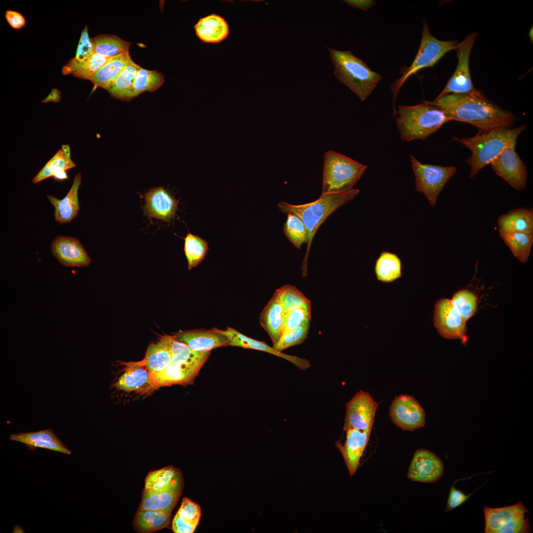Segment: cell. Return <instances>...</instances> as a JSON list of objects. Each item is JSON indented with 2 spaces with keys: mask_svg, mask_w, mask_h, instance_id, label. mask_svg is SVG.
Segmentation results:
<instances>
[{
  "mask_svg": "<svg viewBox=\"0 0 533 533\" xmlns=\"http://www.w3.org/2000/svg\"><path fill=\"white\" fill-rule=\"evenodd\" d=\"M51 251L57 261L66 266H86L91 262L79 240L71 236H56L51 243Z\"/></svg>",
  "mask_w": 533,
  "mask_h": 533,
  "instance_id": "17",
  "label": "cell"
},
{
  "mask_svg": "<svg viewBox=\"0 0 533 533\" xmlns=\"http://www.w3.org/2000/svg\"><path fill=\"white\" fill-rule=\"evenodd\" d=\"M114 385L126 391H136L144 393L158 388L143 361L128 363L124 373Z\"/></svg>",
  "mask_w": 533,
  "mask_h": 533,
  "instance_id": "19",
  "label": "cell"
},
{
  "mask_svg": "<svg viewBox=\"0 0 533 533\" xmlns=\"http://www.w3.org/2000/svg\"><path fill=\"white\" fill-rule=\"evenodd\" d=\"M220 331L229 338L230 346L253 349L271 353L290 361L301 370H305L310 366L309 361L306 359L279 352L268 346L265 342L248 337L231 327H228L225 330H220Z\"/></svg>",
  "mask_w": 533,
  "mask_h": 533,
  "instance_id": "22",
  "label": "cell"
},
{
  "mask_svg": "<svg viewBox=\"0 0 533 533\" xmlns=\"http://www.w3.org/2000/svg\"><path fill=\"white\" fill-rule=\"evenodd\" d=\"M141 67L133 61L108 87L107 90L113 97L122 101L134 98V83Z\"/></svg>",
  "mask_w": 533,
  "mask_h": 533,
  "instance_id": "32",
  "label": "cell"
},
{
  "mask_svg": "<svg viewBox=\"0 0 533 533\" xmlns=\"http://www.w3.org/2000/svg\"><path fill=\"white\" fill-rule=\"evenodd\" d=\"M194 28L196 36L206 43L220 42L229 34V27L226 20L214 13L200 18Z\"/></svg>",
  "mask_w": 533,
  "mask_h": 533,
  "instance_id": "28",
  "label": "cell"
},
{
  "mask_svg": "<svg viewBox=\"0 0 533 533\" xmlns=\"http://www.w3.org/2000/svg\"><path fill=\"white\" fill-rule=\"evenodd\" d=\"M343 1L348 5L367 11L368 10L376 4L374 0H344Z\"/></svg>",
  "mask_w": 533,
  "mask_h": 533,
  "instance_id": "52",
  "label": "cell"
},
{
  "mask_svg": "<svg viewBox=\"0 0 533 533\" xmlns=\"http://www.w3.org/2000/svg\"><path fill=\"white\" fill-rule=\"evenodd\" d=\"M410 161L415 174L416 190L422 192L431 206L435 205L439 194L456 172L457 168L423 164L411 154Z\"/></svg>",
  "mask_w": 533,
  "mask_h": 533,
  "instance_id": "9",
  "label": "cell"
},
{
  "mask_svg": "<svg viewBox=\"0 0 533 533\" xmlns=\"http://www.w3.org/2000/svg\"><path fill=\"white\" fill-rule=\"evenodd\" d=\"M442 111L451 120L466 122L487 131L501 127H510L516 117L489 100L480 91L467 94H449L424 101Z\"/></svg>",
  "mask_w": 533,
  "mask_h": 533,
  "instance_id": "1",
  "label": "cell"
},
{
  "mask_svg": "<svg viewBox=\"0 0 533 533\" xmlns=\"http://www.w3.org/2000/svg\"><path fill=\"white\" fill-rule=\"evenodd\" d=\"M389 416L397 427L413 431L425 426V413L419 402L407 394L395 396L389 407Z\"/></svg>",
  "mask_w": 533,
  "mask_h": 533,
  "instance_id": "13",
  "label": "cell"
},
{
  "mask_svg": "<svg viewBox=\"0 0 533 533\" xmlns=\"http://www.w3.org/2000/svg\"><path fill=\"white\" fill-rule=\"evenodd\" d=\"M181 472L172 466L150 471L145 479L143 491L152 493L167 490H182Z\"/></svg>",
  "mask_w": 533,
  "mask_h": 533,
  "instance_id": "26",
  "label": "cell"
},
{
  "mask_svg": "<svg viewBox=\"0 0 533 533\" xmlns=\"http://www.w3.org/2000/svg\"><path fill=\"white\" fill-rule=\"evenodd\" d=\"M111 58H106L92 53L85 60L71 69L67 75L72 74L76 77L90 80Z\"/></svg>",
  "mask_w": 533,
  "mask_h": 533,
  "instance_id": "41",
  "label": "cell"
},
{
  "mask_svg": "<svg viewBox=\"0 0 533 533\" xmlns=\"http://www.w3.org/2000/svg\"><path fill=\"white\" fill-rule=\"evenodd\" d=\"M433 321L438 333L443 338L459 339L466 344V321L454 307L450 299L441 298L434 305Z\"/></svg>",
  "mask_w": 533,
  "mask_h": 533,
  "instance_id": "10",
  "label": "cell"
},
{
  "mask_svg": "<svg viewBox=\"0 0 533 533\" xmlns=\"http://www.w3.org/2000/svg\"><path fill=\"white\" fill-rule=\"evenodd\" d=\"M170 519L171 512L137 510L133 527L137 532L150 533L167 527Z\"/></svg>",
  "mask_w": 533,
  "mask_h": 533,
  "instance_id": "33",
  "label": "cell"
},
{
  "mask_svg": "<svg viewBox=\"0 0 533 533\" xmlns=\"http://www.w3.org/2000/svg\"><path fill=\"white\" fill-rule=\"evenodd\" d=\"M327 48L334 66L336 77L355 93L361 102L364 101L381 80V76L371 70L363 60L351 51Z\"/></svg>",
  "mask_w": 533,
  "mask_h": 533,
  "instance_id": "4",
  "label": "cell"
},
{
  "mask_svg": "<svg viewBox=\"0 0 533 533\" xmlns=\"http://www.w3.org/2000/svg\"><path fill=\"white\" fill-rule=\"evenodd\" d=\"M455 483L450 489L445 512L450 511L460 506L474 493L466 495L460 490L456 489L454 486Z\"/></svg>",
  "mask_w": 533,
  "mask_h": 533,
  "instance_id": "49",
  "label": "cell"
},
{
  "mask_svg": "<svg viewBox=\"0 0 533 533\" xmlns=\"http://www.w3.org/2000/svg\"><path fill=\"white\" fill-rule=\"evenodd\" d=\"M526 128L522 125L514 128L501 127L480 131L474 136L459 139L457 141L468 149L471 155L465 161L470 166L469 178L474 177L483 167L490 164L506 149L516 144L519 134Z\"/></svg>",
  "mask_w": 533,
  "mask_h": 533,
  "instance_id": "3",
  "label": "cell"
},
{
  "mask_svg": "<svg viewBox=\"0 0 533 533\" xmlns=\"http://www.w3.org/2000/svg\"><path fill=\"white\" fill-rule=\"evenodd\" d=\"M311 319L310 303L290 311L283 312L282 335L310 322Z\"/></svg>",
  "mask_w": 533,
  "mask_h": 533,
  "instance_id": "44",
  "label": "cell"
},
{
  "mask_svg": "<svg viewBox=\"0 0 533 533\" xmlns=\"http://www.w3.org/2000/svg\"><path fill=\"white\" fill-rule=\"evenodd\" d=\"M277 290L283 312L310 303V301L301 291L290 284L283 286Z\"/></svg>",
  "mask_w": 533,
  "mask_h": 533,
  "instance_id": "43",
  "label": "cell"
},
{
  "mask_svg": "<svg viewBox=\"0 0 533 533\" xmlns=\"http://www.w3.org/2000/svg\"><path fill=\"white\" fill-rule=\"evenodd\" d=\"M378 404L368 392L360 390L346 404L343 430H372Z\"/></svg>",
  "mask_w": 533,
  "mask_h": 533,
  "instance_id": "12",
  "label": "cell"
},
{
  "mask_svg": "<svg viewBox=\"0 0 533 533\" xmlns=\"http://www.w3.org/2000/svg\"><path fill=\"white\" fill-rule=\"evenodd\" d=\"M513 145L503 151L490 164L494 172L517 190L526 187L527 167Z\"/></svg>",
  "mask_w": 533,
  "mask_h": 533,
  "instance_id": "14",
  "label": "cell"
},
{
  "mask_svg": "<svg viewBox=\"0 0 533 533\" xmlns=\"http://www.w3.org/2000/svg\"><path fill=\"white\" fill-rule=\"evenodd\" d=\"M396 122L405 142L425 140L451 120L441 110L423 101L413 106H398Z\"/></svg>",
  "mask_w": 533,
  "mask_h": 533,
  "instance_id": "5",
  "label": "cell"
},
{
  "mask_svg": "<svg viewBox=\"0 0 533 533\" xmlns=\"http://www.w3.org/2000/svg\"><path fill=\"white\" fill-rule=\"evenodd\" d=\"M485 520V533H496L497 531L511 521L525 516L528 509L521 501L510 506L483 508Z\"/></svg>",
  "mask_w": 533,
  "mask_h": 533,
  "instance_id": "25",
  "label": "cell"
},
{
  "mask_svg": "<svg viewBox=\"0 0 533 533\" xmlns=\"http://www.w3.org/2000/svg\"><path fill=\"white\" fill-rule=\"evenodd\" d=\"M499 234L515 257L522 263L528 261L533 243V232L499 231Z\"/></svg>",
  "mask_w": 533,
  "mask_h": 533,
  "instance_id": "36",
  "label": "cell"
},
{
  "mask_svg": "<svg viewBox=\"0 0 533 533\" xmlns=\"http://www.w3.org/2000/svg\"><path fill=\"white\" fill-rule=\"evenodd\" d=\"M132 61L129 53L112 57L92 77L90 81L97 87L107 90Z\"/></svg>",
  "mask_w": 533,
  "mask_h": 533,
  "instance_id": "31",
  "label": "cell"
},
{
  "mask_svg": "<svg viewBox=\"0 0 533 533\" xmlns=\"http://www.w3.org/2000/svg\"><path fill=\"white\" fill-rule=\"evenodd\" d=\"M184 239V250L188 263L189 270L197 266L205 259L209 249L208 242L198 235L188 231Z\"/></svg>",
  "mask_w": 533,
  "mask_h": 533,
  "instance_id": "38",
  "label": "cell"
},
{
  "mask_svg": "<svg viewBox=\"0 0 533 533\" xmlns=\"http://www.w3.org/2000/svg\"><path fill=\"white\" fill-rule=\"evenodd\" d=\"M450 300L454 307L466 321L475 314L477 298L473 292L462 289L455 293Z\"/></svg>",
  "mask_w": 533,
  "mask_h": 533,
  "instance_id": "42",
  "label": "cell"
},
{
  "mask_svg": "<svg viewBox=\"0 0 533 533\" xmlns=\"http://www.w3.org/2000/svg\"><path fill=\"white\" fill-rule=\"evenodd\" d=\"M182 494V490H167L148 493L143 491L138 510L171 512Z\"/></svg>",
  "mask_w": 533,
  "mask_h": 533,
  "instance_id": "30",
  "label": "cell"
},
{
  "mask_svg": "<svg viewBox=\"0 0 533 533\" xmlns=\"http://www.w3.org/2000/svg\"><path fill=\"white\" fill-rule=\"evenodd\" d=\"M401 262L396 254L382 252L376 262L375 272L379 281L390 283L401 277Z\"/></svg>",
  "mask_w": 533,
  "mask_h": 533,
  "instance_id": "37",
  "label": "cell"
},
{
  "mask_svg": "<svg viewBox=\"0 0 533 533\" xmlns=\"http://www.w3.org/2000/svg\"><path fill=\"white\" fill-rule=\"evenodd\" d=\"M9 440L25 445L31 450L36 448L48 449L67 455L72 452L58 438L51 428L32 432L12 434Z\"/></svg>",
  "mask_w": 533,
  "mask_h": 533,
  "instance_id": "23",
  "label": "cell"
},
{
  "mask_svg": "<svg viewBox=\"0 0 533 533\" xmlns=\"http://www.w3.org/2000/svg\"><path fill=\"white\" fill-rule=\"evenodd\" d=\"M81 182V175L78 173L75 176L69 191L63 199H59L53 195H47V198L54 207V217L55 221L58 223H70L78 215L80 209L78 190Z\"/></svg>",
  "mask_w": 533,
  "mask_h": 533,
  "instance_id": "24",
  "label": "cell"
},
{
  "mask_svg": "<svg viewBox=\"0 0 533 533\" xmlns=\"http://www.w3.org/2000/svg\"><path fill=\"white\" fill-rule=\"evenodd\" d=\"M498 231L533 232V209L517 208L500 215L497 219Z\"/></svg>",
  "mask_w": 533,
  "mask_h": 533,
  "instance_id": "29",
  "label": "cell"
},
{
  "mask_svg": "<svg viewBox=\"0 0 533 533\" xmlns=\"http://www.w3.org/2000/svg\"><path fill=\"white\" fill-rule=\"evenodd\" d=\"M444 468L443 461L435 454L424 449H419L414 453L407 477L413 481L433 483L441 478Z\"/></svg>",
  "mask_w": 533,
  "mask_h": 533,
  "instance_id": "15",
  "label": "cell"
},
{
  "mask_svg": "<svg viewBox=\"0 0 533 533\" xmlns=\"http://www.w3.org/2000/svg\"><path fill=\"white\" fill-rule=\"evenodd\" d=\"M283 312L277 289L259 317L260 324L270 338L273 345L277 343L282 335Z\"/></svg>",
  "mask_w": 533,
  "mask_h": 533,
  "instance_id": "27",
  "label": "cell"
},
{
  "mask_svg": "<svg viewBox=\"0 0 533 533\" xmlns=\"http://www.w3.org/2000/svg\"><path fill=\"white\" fill-rule=\"evenodd\" d=\"M92 53L91 38L89 37L87 26L86 25L81 32L76 55L63 67L62 70L63 74L67 75L71 69L85 60Z\"/></svg>",
  "mask_w": 533,
  "mask_h": 533,
  "instance_id": "46",
  "label": "cell"
},
{
  "mask_svg": "<svg viewBox=\"0 0 533 533\" xmlns=\"http://www.w3.org/2000/svg\"><path fill=\"white\" fill-rule=\"evenodd\" d=\"M92 52L106 58L129 53L131 43L111 34L99 35L92 38Z\"/></svg>",
  "mask_w": 533,
  "mask_h": 533,
  "instance_id": "34",
  "label": "cell"
},
{
  "mask_svg": "<svg viewBox=\"0 0 533 533\" xmlns=\"http://www.w3.org/2000/svg\"><path fill=\"white\" fill-rule=\"evenodd\" d=\"M360 190L352 189L348 191L335 193L321 194L316 200L301 205H294L285 201L277 204L283 213H292L298 216L304 223L306 230L307 249L302 262V275H307V262L310 248L314 236L319 227L338 208L352 200Z\"/></svg>",
  "mask_w": 533,
  "mask_h": 533,
  "instance_id": "2",
  "label": "cell"
},
{
  "mask_svg": "<svg viewBox=\"0 0 533 533\" xmlns=\"http://www.w3.org/2000/svg\"><path fill=\"white\" fill-rule=\"evenodd\" d=\"M76 164L70 157L69 146L62 145L54 155L45 164L41 170L33 178L34 184L38 183L62 171L74 168Z\"/></svg>",
  "mask_w": 533,
  "mask_h": 533,
  "instance_id": "35",
  "label": "cell"
},
{
  "mask_svg": "<svg viewBox=\"0 0 533 533\" xmlns=\"http://www.w3.org/2000/svg\"><path fill=\"white\" fill-rule=\"evenodd\" d=\"M211 353V350H194L174 339L172 358L166 370L155 381L158 387L192 384Z\"/></svg>",
  "mask_w": 533,
  "mask_h": 533,
  "instance_id": "6",
  "label": "cell"
},
{
  "mask_svg": "<svg viewBox=\"0 0 533 533\" xmlns=\"http://www.w3.org/2000/svg\"><path fill=\"white\" fill-rule=\"evenodd\" d=\"M310 322L283 334L276 344L272 346L276 350L281 352L290 347L302 343L307 338Z\"/></svg>",
  "mask_w": 533,
  "mask_h": 533,
  "instance_id": "45",
  "label": "cell"
},
{
  "mask_svg": "<svg viewBox=\"0 0 533 533\" xmlns=\"http://www.w3.org/2000/svg\"><path fill=\"white\" fill-rule=\"evenodd\" d=\"M529 35L531 39H532V42H533V28H532L530 31Z\"/></svg>",
  "mask_w": 533,
  "mask_h": 533,
  "instance_id": "54",
  "label": "cell"
},
{
  "mask_svg": "<svg viewBox=\"0 0 533 533\" xmlns=\"http://www.w3.org/2000/svg\"><path fill=\"white\" fill-rule=\"evenodd\" d=\"M346 440L343 445L336 442L350 476H353L358 468L360 459L369 442L371 431L349 429L346 431Z\"/></svg>",
  "mask_w": 533,
  "mask_h": 533,
  "instance_id": "20",
  "label": "cell"
},
{
  "mask_svg": "<svg viewBox=\"0 0 533 533\" xmlns=\"http://www.w3.org/2000/svg\"><path fill=\"white\" fill-rule=\"evenodd\" d=\"M164 76L156 70H148L142 68L138 70L134 83L133 97L144 92L156 90L164 82Z\"/></svg>",
  "mask_w": 533,
  "mask_h": 533,
  "instance_id": "39",
  "label": "cell"
},
{
  "mask_svg": "<svg viewBox=\"0 0 533 533\" xmlns=\"http://www.w3.org/2000/svg\"><path fill=\"white\" fill-rule=\"evenodd\" d=\"M5 17L9 25L14 29H21L26 25L24 17L16 11L7 10L5 13Z\"/></svg>",
  "mask_w": 533,
  "mask_h": 533,
  "instance_id": "50",
  "label": "cell"
},
{
  "mask_svg": "<svg viewBox=\"0 0 533 533\" xmlns=\"http://www.w3.org/2000/svg\"><path fill=\"white\" fill-rule=\"evenodd\" d=\"M173 341V336H163L148 348L145 358L142 361L155 381L164 372L171 361Z\"/></svg>",
  "mask_w": 533,
  "mask_h": 533,
  "instance_id": "21",
  "label": "cell"
},
{
  "mask_svg": "<svg viewBox=\"0 0 533 533\" xmlns=\"http://www.w3.org/2000/svg\"><path fill=\"white\" fill-rule=\"evenodd\" d=\"M287 220L283 227V232L287 238L297 249L307 242L305 227L302 220L292 213L287 214Z\"/></svg>",
  "mask_w": 533,
  "mask_h": 533,
  "instance_id": "40",
  "label": "cell"
},
{
  "mask_svg": "<svg viewBox=\"0 0 533 533\" xmlns=\"http://www.w3.org/2000/svg\"><path fill=\"white\" fill-rule=\"evenodd\" d=\"M476 36L477 33H471L457 44L455 49L458 58L456 70L436 98L449 94H467L477 90L472 83L469 68L470 55Z\"/></svg>",
  "mask_w": 533,
  "mask_h": 533,
  "instance_id": "11",
  "label": "cell"
},
{
  "mask_svg": "<svg viewBox=\"0 0 533 533\" xmlns=\"http://www.w3.org/2000/svg\"><path fill=\"white\" fill-rule=\"evenodd\" d=\"M173 337L176 341L199 351L230 346V343L229 338L217 328L180 331L175 333Z\"/></svg>",
  "mask_w": 533,
  "mask_h": 533,
  "instance_id": "18",
  "label": "cell"
},
{
  "mask_svg": "<svg viewBox=\"0 0 533 533\" xmlns=\"http://www.w3.org/2000/svg\"><path fill=\"white\" fill-rule=\"evenodd\" d=\"M531 532L528 518L522 516L508 523L498 530L496 533H529Z\"/></svg>",
  "mask_w": 533,
  "mask_h": 533,
  "instance_id": "48",
  "label": "cell"
},
{
  "mask_svg": "<svg viewBox=\"0 0 533 533\" xmlns=\"http://www.w3.org/2000/svg\"><path fill=\"white\" fill-rule=\"evenodd\" d=\"M367 167L342 154L328 151L324 156L321 194L351 190Z\"/></svg>",
  "mask_w": 533,
  "mask_h": 533,
  "instance_id": "7",
  "label": "cell"
},
{
  "mask_svg": "<svg viewBox=\"0 0 533 533\" xmlns=\"http://www.w3.org/2000/svg\"><path fill=\"white\" fill-rule=\"evenodd\" d=\"M457 44L456 40L442 41L434 38L430 34L428 24L424 21L420 46L413 62L391 85L393 102L407 79L423 68L433 66L446 53L455 50Z\"/></svg>",
  "mask_w": 533,
  "mask_h": 533,
  "instance_id": "8",
  "label": "cell"
},
{
  "mask_svg": "<svg viewBox=\"0 0 533 533\" xmlns=\"http://www.w3.org/2000/svg\"><path fill=\"white\" fill-rule=\"evenodd\" d=\"M177 513L186 522L196 527L201 515L200 506L187 497L183 498Z\"/></svg>",
  "mask_w": 533,
  "mask_h": 533,
  "instance_id": "47",
  "label": "cell"
},
{
  "mask_svg": "<svg viewBox=\"0 0 533 533\" xmlns=\"http://www.w3.org/2000/svg\"><path fill=\"white\" fill-rule=\"evenodd\" d=\"M196 528L184 521L177 513L173 518L172 529L175 533H192Z\"/></svg>",
  "mask_w": 533,
  "mask_h": 533,
  "instance_id": "51",
  "label": "cell"
},
{
  "mask_svg": "<svg viewBox=\"0 0 533 533\" xmlns=\"http://www.w3.org/2000/svg\"><path fill=\"white\" fill-rule=\"evenodd\" d=\"M56 179L63 180L68 179L66 171H62L55 174L53 176Z\"/></svg>",
  "mask_w": 533,
  "mask_h": 533,
  "instance_id": "53",
  "label": "cell"
},
{
  "mask_svg": "<svg viewBox=\"0 0 533 533\" xmlns=\"http://www.w3.org/2000/svg\"><path fill=\"white\" fill-rule=\"evenodd\" d=\"M145 204L144 214L168 222L174 219L178 209L179 200L163 187L151 189L144 194Z\"/></svg>",
  "mask_w": 533,
  "mask_h": 533,
  "instance_id": "16",
  "label": "cell"
}]
</instances>
